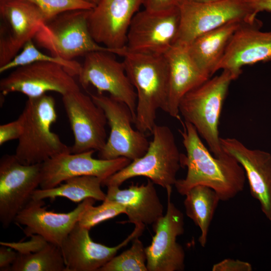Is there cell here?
Instances as JSON below:
<instances>
[{
  "label": "cell",
  "instance_id": "37",
  "mask_svg": "<svg viewBox=\"0 0 271 271\" xmlns=\"http://www.w3.org/2000/svg\"><path fill=\"white\" fill-rule=\"evenodd\" d=\"M191 2L198 3H208L211 2H216L220 0H188Z\"/></svg>",
  "mask_w": 271,
  "mask_h": 271
},
{
  "label": "cell",
  "instance_id": "36",
  "mask_svg": "<svg viewBox=\"0 0 271 271\" xmlns=\"http://www.w3.org/2000/svg\"><path fill=\"white\" fill-rule=\"evenodd\" d=\"M254 14L262 11L271 12V0H253Z\"/></svg>",
  "mask_w": 271,
  "mask_h": 271
},
{
  "label": "cell",
  "instance_id": "26",
  "mask_svg": "<svg viewBox=\"0 0 271 271\" xmlns=\"http://www.w3.org/2000/svg\"><path fill=\"white\" fill-rule=\"evenodd\" d=\"M102 182L101 179L93 176L73 177L52 188L36 189L32 198L44 200L65 197L74 202L79 203L85 199L92 198L103 202L105 199L106 194L101 189Z\"/></svg>",
  "mask_w": 271,
  "mask_h": 271
},
{
  "label": "cell",
  "instance_id": "38",
  "mask_svg": "<svg viewBox=\"0 0 271 271\" xmlns=\"http://www.w3.org/2000/svg\"><path fill=\"white\" fill-rule=\"evenodd\" d=\"M85 1L95 6L98 4L100 0H85Z\"/></svg>",
  "mask_w": 271,
  "mask_h": 271
},
{
  "label": "cell",
  "instance_id": "21",
  "mask_svg": "<svg viewBox=\"0 0 271 271\" xmlns=\"http://www.w3.org/2000/svg\"><path fill=\"white\" fill-rule=\"evenodd\" d=\"M220 142L223 151L242 167L252 197L259 202L262 213L271 221V154L249 149L233 138H221Z\"/></svg>",
  "mask_w": 271,
  "mask_h": 271
},
{
  "label": "cell",
  "instance_id": "28",
  "mask_svg": "<svg viewBox=\"0 0 271 271\" xmlns=\"http://www.w3.org/2000/svg\"><path fill=\"white\" fill-rule=\"evenodd\" d=\"M41 61H50L61 65L73 76H78L81 68V64L74 60H67L60 57L41 52L37 49L33 40H31L24 45L21 51L11 61L0 67V73Z\"/></svg>",
  "mask_w": 271,
  "mask_h": 271
},
{
  "label": "cell",
  "instance_id": "14",
  "mask_svg": "<svg viewBox=\"0 0 271 271\" xmlns=\"http://www.w3.org/2000/svg\"><path fill=\"white\" fill-rule=\"evenodd\" d=\"M172 190H167L166 213L153 225L155 234L150 245L145 247L148 271H183L185 253L177 241L184 233L182 212L171 201Z\"/></svg>",
  "mask_w": 271,
  "mask_h": 271
},
{
  "label": "cell",
  "instance_id": "35",
  "mask_svg": "<svg viewBox=\"0 0 271 271\" xmlns=\"http://www.w3.org/2000/svg\"><path fill=\"white\" fill-rule=\"evenodd\" d=\"M11 247L2 245L0 247V270L8 271L16 260L18 252Z\"/></svg>",
  "mask_w": 271,
  "mask_h": 271
},
{
  "label": "cell",
  "instance_id": "31",
  "mask_svg": "<svg viewBox=\"0 0 271 271\" xmlns=\"http://www.w3.org/2000/svg\"><path fill=\"white\" fill-rule=\"evenodd\" d=\"M36 6L46 22L62 13L75 10H91L93 5L85 0H27Z\"/></svg>",
  "mask_w": 271,
  "mask_h": 271
},
{
  "label": "cell",
  "instance_id": "32",
  "mask_svg": "<svg viewBox=\"0 0 271 271\" xmlns=\"http://www.w3.org/2000/svg\"><path fill=\"white\" fill-rule=\"evenodd\" d=\"M24 128L23 118L21 114L18 118L10 122L0 125V145L5 143L19 139Z\"/></svg>",
  "mask_w": 271,
  "mask_h": 271
},
{
  "label": "cell",
  "instance_id": "2",
  "mask_svg": "<svg viewBox=\"0 0 271 271\" xmlns=\"http://www.w3.org/2000/svg\"><path fill=\"white\" fill-rule=\"evenodd\" d=\"M126 74L137 96L136 128L151 132L158 110H164L169 92V67L165 55L129 52L123 55Z\"/></svg>",
  "mask_w": 271,
  "mask_h": 271
},
{
  "label": "cell",
  "instance_id": "29",
  "mask_svg": "<svg viewBox=\"0 0 271 271\" xmlns=\"http://www.w3.org/2000/svg\"><path fill=\"white\" fill-rule=\"evenodd\" d=\"M139 237L132 240L129 249L114 256L99 271H148L145 247Z\"/></svg>",
  "mask_w": 271,
  "mask_h": 271
},
{
  "label": "cell",
  "instance_id": "19",
  "mask_svg": "<svg viewBox=\"0 0 271 271\" xmlns=\"http://www.w3.org/2000/svg\"><path fill=\"white\" fill-rule=\"evenodd\" d=\"M95 201L88 198L70 212L56 213L47 210L43 206V200L31 198L17 215L14 222L25 226L24 231L27 236L39 235L48 242L60 247L77 223L82 213Z\"/></svg>",
  "mask_w": 271,
  "mask_h": 271
},
{
  "label": "cell",
  "instance_id": "12",
  "mask_svg": "<svg viewBox=\"0 0 271 271\" xmlns=\"http://www.w3.org/2000/svg\"><path fill=\"white\" fill-rule=\"evenodd\" d=\"M41 164L27 165L15 155L0 160V221L5 228L14 222L18 213L40 186Z\"/></svg>",
  "mask_w": 271,
  "mask_h": 271
},
{
  "label": "cell",
  "instance_id": "15",
  "mask_svg": "<svg viewBox=\"0 0 271 271\" xmlns=\"http://www.w3.org/2000/svg\"><path fill=\"white\" fill-rule=\"evenodd\" d=\"M0 67L11 61L46 22L41 10L27 0L0 1Z\"/></svg>",
  "mask_w": 271,
  "mask_h": 271
},
{
  "label": "cell",
  "instance_id": "10",
  "mask_svg": "<svg viewBox=\"0 0 271 271\" xmlns=\"http://www.w3.org/2000/svg\"><path fill=\"white\" fill-rule=\"evenodd\" d=\"M113 54L94 51L85 55L78 75L79 82L84 88L91 85L98 94L108 92L110 97L124 103L131 111L134 122L136 91L126 74L123 62L117 61Z\"/></svg>",
  "mask_w": 271,
  "mask_h": 271
},
{
  "label": "cell",
  "instance_id": "7",
  "mask_svg": "<svg viewBox=\"0 0 271 271\" xmlns=\"http://www.w3.org/2000/svg\"><path fill=\"white\" fill-rule=\"evenodd\" d=\"M179 8L180 24L175 44L187 46L199 36L229 22H253L256 19L253 0H220L208 3L184 0Z\"/></svg>",
  "mask_w": 271,
  "mask_h": 271
},
{
  "label": "cell",
  "instance_id": "39",
  "mask_svg": "<svg viewBox=\"0 0 271 271\" xmlns=\"http://www.w3.org/2000/svg\"><path fill=\"white\" fill-rule=\"evenodd\" d=\"M0 1H3V0H0Z\"/></svg>",
  "mask_w": 271,
  "mask_h": 271
},
{
  "label": "cell",
  "instance_id": "18",
  "mask_svg": "<svg viewBox=\"0 0 271 271\" xmlns=\"http://www.w3.org/2000/svg\"><path fill=\"white\" fill-rule=\"evenodd\" d=\"M134 225L133 231L123 241L109 247L94 242L90 230L77 222L60 247L67 271H99L121 248L142 234L146 225Z\"/></svg>",
  "mask_w": 271,
  "mask_h": 271
},
{
  "label": "cell",
  "instance_id": "17",
  "mask_svg": "<svg viewBox=\"0 0 271 271\" xmlns=\"http://www.w3.org/2000/svg\"><path fill=\"white\" fill-rule=\"evenodd\" d=\"M95 152L62 153L42 163L40 188H52L68 179L82 176H95L103 182L131 162L124 157L95 159L93 157Z\"/></svg>",
  "mask_w": 271,
  "mask_h": 271
},
{
  "label": "cell",
  "instance_id": "27",
  "mask_svg": "<svg viewBox=\"0 0 271 271\" xmlns=\"http://www.w3.org/2000/svg\"><path fill=\"white\" fill-rule=\"evenodd\" d=\"M9 270L67 271V268L60 247L47 242L34 251L18 252Z\"/></svg>",
  "mask_w": 271,
  "mask_h": 271
},
{
  "label": "cell",
  "instance_id": "13",
  "mask_svg": "<svg viewBox=\"0 0 271 271\" xmlns=\"http://www.w3.org/2000/svg\"><path fill=\"white\" fill-rule=\"evenodd\" d=\"M145 0H100L90 10L87 24L98 44L122 56L126 50L128 31L134 15Z\"/></svg>",
  "mask_w": 271,
  "mask_h": 271
},
{
  "label": "cell",
  "instance_id": "4",
  "mask_svg": "<svg viewBox=\"0 0 271 271\" xmlns=\"http://www.w3.org/2000/svg\"><path fill=\"white\" fill-rule=\"evenodd\" d=\"M235 80L231 72L223 70L187 93L181 99L179 110L184 120L192 124L216 157L224 154L218 125L229 85Z\"/></svg>",
  "mask_w": 271,
  "mask_h": 271
},
{
  "label": "cell",
  "instance_id": "16",
  "mask_svg": "<svg viewBox=\"0 0 271 271\" xmlns=\"http://www.w3.org/2000/svg\"><path fill=\"white\" fill-rule=\"evenodd\" d=\"M62 101L74 136L71 153L102 150L107 139L102 109L80 90L62 96Z\"/></svg>",
  "mask_w": 271,
  "mask_h": 271
},
{
  "label": "cell",
  "instance_id": "9",
  "mask_svg": "<svg viewBox=\"0 0 271 271\" xmlns=\"http://www.w3.org/2000/svg\"><path fill=\"white\" fill-rule=\"evenodd\" d=\"M180 24L179 7L139 11L128 31L126 49L134 53L165 55L176 41Z\"/></svg>",
  "mask_w": 271,
  "mask_h": 271
},
{
  "label": "cell",
  "instance_id": "23",
  "mask_svg": "<svg viewBox=\"0 0 271 271\" xmlns=\"http://www.w3.org/2000/svg\"><path fill=\"white\" fill-rule=\"evenodd\" d=\"M154 184L148 179L146 184H132L124 189L117 186H107L104 201L117 202L124 206L128 219L120 223L153 224L164 215V207Z\"/></svg>",
  "mask_w": 271,
  "mask_h": 271
},
{
  "label": "cell",
  "instance_id": "6",
  "mask_svg": "<svg viewBox=\"0 0 271 271\" xmlns=\"http://www.w3.org/2000/svg\"><path fill=\"white\" fill-rule=\"evenodd\" d=\"M89 10L65 12L46 22L34 38L36 45L51 55L67 60L94 51L115 54L92 38L87 24Z\"/></svg>",
  "mask_w": 271,
  "mask_h": 271
},
{
  "label": "cell",
  "instance_id": "1",
  "mask_svg": "<svg viewBox=\"0 0 271 271\" xmlns=\"http://www.w3.org/2000/svg\"><path fill=\"white\" fill-rule=\"evenodd\" d=\"M179 130L186 154H182L181 166L187 171L184 179H177L174 186L182 195L192 187L205 185L216 191L220 201H227L243 191L246 175L242 167L232 156L225 153L220 157L211 154L193 125L179 120Z\"/></svg>",
  "mask_w": 271,
  "mask_h": 271
},
{
  "label": "cell",
  "instance_id": "30",
  "mask_svg": "<svg viewBox=\"0 0 271 271\" xmlns=\"http://www.w3.org/2000/svg\"><path fill=\"white\" fill-rule=\"evenodd\" d=\"M94 204L87 206L78 221L79 225L89 230L102 222L120 214H125L124 206L117 202L104 201L97 206H94Z\"/></svg>",
  "mask_w": 271,
  "mask_h": 271
},
{
  "label": "cell",
  "instance_id": "11",
  "mask_svg": "<svg viewBox=\"0 0 271 271\" xmlns=\"http://www.w3.org/2000/svg\"><path fill=\"white\" fill-rule=\"evenodd\" d=\"M79 90L73 76L62 66L47 61L17 67L0 81L3 95L20 92L33 98L53 91L63 96Z\"/></svg>",
  "mask_w": 271,
  "mask_h": 271
},
{
  "label": "cell",
  "instance_id": "25",
  "mask_svg": "<svg viewBox=\"0 0 271 271\" xmlns=\"http://www.w3.org/2000/svg\"><path fill=\"white\" fill-rule=\"evenodd\" d=\"M185 196L186 214L199 228L201 234L198 241L204 247L210 226L220 199L215 190L201 185L192 187Z\"/></svg>",
  "mask_w": 271,
  "mask_h": 271
},
{
  "label": "cell",
  "instance_id": "34",
  "mask_svg": "<svg viewBox=\"0 0 271 271\" xmlns=\"http://www.w3.org/2000/svg\"><path fill=\"white\" fill-rule=\"evenodd\" d=\"M184 0H145V9L150 11H162L179 7Z\"/></svg>",
  "mask_w": 271,
  "mask_h": 271
},
{
  "label": "cell",
  "instance_id": "3",
  "mask_svg": "<svg viewBox=\"0 0 271 271\" xmlns=\"http://www.w3.org/2000/svg\"><path fill=\"white\" fill-rule=\"evenodd\" d=\"M21 114L24 128L15 155L21 163L42 164L59 154L71 153V147L51 130L57 117L53 97L45 94L28 98Z\"/></svg>",
  "mask_w": 271,
  "mask_h": 271
},
{
  "label": "cell",
  "instance_id": "24",
  "mask_svg": "<svg viewBox=\"0 0 271 271\" xmlns=\"http://www.w3.org/2000/svg\"><path fill=\"white\" fill-rule=\"evenodd\" d=\"M243 22H229L199 36L187 46L191 58L208 77L216 72L231 38Z\"/></svg>",
  "mask_w": 271,
  "mask_h": 271
},
{
  "label": "cell",
  "instance_id": "8",
  "mask_svg": "<svg viewBox=\"0 0 271 271\" xmlns=\"http://www.w3.org/2000/svg\"><path fill=\"white\" fill-rule=\"evenodd\" d=\"M90 95L103 110L110 127L105 145L98 152L99 158L111 160L124 157L132 161L142 157L150 142L145 133L133 128V119L128 107L110 96L98 93Z\"/></svg>",
  "mask_w": 271,
  "mask_h": 271
},
{
  "label": "cell",
  "instance_id": "22",
  "mask_svg": "<svg viewBox=\"0 0 271 271\" xmlns=\"http://www.w3.org/2000/svg\"><path fill=\"white\" fill-rule=\"evenodd\" d=\"M165 56L169 67V92L164 111L180 120L179 105L181 99L210 78L194 62L187 46L175 44Z\"/></svg>",
  "mask_w": 271,
  "mask_h": 271
},
{
  "label": "cell",
  "instance_id": "20",
  "mask_svg": "<svg viewBox=\"0 0 271 271\" xmlns=\"http://www.w3.org/2000/svg\"><path fill=\"white\" fill-rule=\"evenodd\" d=\"M261 27L257 19L242 23L231 38L216 72L228 70L236 79L243 66L271 61V32H262Z\"/></svg>",
  "mask_w": 271,
  "mask_h": 271
},
{
  "label": "cell",
  "instance_id": "33",
  "mask_svg": "<svg viewBox=\"0 0 271 271\" xmlns=\"http://www.w3.org/2000/svg\"><path fill=\"white\" fill-rule=\"evenodd\" d=\"M212 271H251L252 265L248 262L225 258L215 264L212 267Z\"/></svg>",
  "mask_w": 271,
  "mask_h": 271
},
{
  "label": "cell",
  "instance_id": "5",
  "mask_svg": "<svg viewBox=\"0 0 271 271\" xmlns=\"http://www.w3.org/2000/svg\"><path fill=\"white\" fill-rule=\"evenodd\" d=\"M152 133L153 139L146 153L103 181L102 185L120 187L130 178L145 177L166 190L172 189L182 167V154L168 126L156 124Z\"/></svg>",
  "mask_w": 271,
  "mask_h": 271
}]
</instances>
